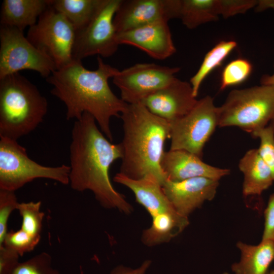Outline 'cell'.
<instances>
[{
	"label": "cell",
	"mask_w": 274,
	"mask_h": 274,
	"mask_svg": "<svg viewBox=\"0 0 274 274\" xmlns=\"http://www.w3.org/2000/svg\"><path fill=\"white\" fill-rule=\"evenodd\" d=\"M97 124L88 113H84L74 124L69 184L77 191H91L103 208L129 214L133 211L132 206L114 188L109 175L111 165L122 157V146L112 143Z\"/></svg>",
	"instance_id": "6da1fadb"
},
{
	"label": "cell",
	"mask_w": 274,
	"mask_h": 274,
	"mask_svg": "<svg viewBox=\"0 0 274 274\" xmlns=\"http://www.w3.org/2000/svg\"><path fill=\"white\" fill-rule=\"evenodd\" d=\"M97 68L86 69L80 60H73L46 78L52 86L51 93L65 105L67 120H78L84 113L95 119L101 132L112 142L110 127L113 117H120L128 105L111 90L109 80L118 70L97 57Z\"/></svg>",
	"instance_id": "7a4b0ae2"
},
{
	"label": "cell",
	"mask_w": 274,
	"mask_h": 274,
	"mask_svg": "<svg viewBox=\"0 0 274 274\" xmlns=\"http://www.w3.org/2000/svg\"><path fill=\"white\" fill-rule=\"evenodd\" d=\"M123 137L119 173L132 179L151 176L162 186L166 180L161 165L170 123L150 112L141 103L128 104L120 117Z\"/></svg>",
	"instance_id": "3957f363"
},
{
	"label": "cell",
	"mask_w": 274,
	"mask_h": 274,
	"mask_svg": "<svg viewBox=\"0 0 274 274\" xmlns=\"http://www.w3.org/2000/svg\"><path fill=\"white\" fill-rule=\"evenodd\" d=\"M47 110V99L19 73L0 79V137L17 140L28 134Z\"/></svg>",
	"instance_id": "277c9868"
},
{
	"label": "cell",
	"mask_w": 274,
	"mask_h": 274,
	"mask_svg": "<svg viewBox=\"0 0 274 274\" xmlns=\"http://www.w3.org/2000/svg\"><path fill=\"white\" fill-rule=\"evenodd\" d=\"M218 109V127L236 126L252 135L274 119V85L233 90Z\"/></svg>",
	"instance_id": "5b68a950"
},
{
	"label": "cell",
	"mask_w": 274,
	"mask_h": 274,
	"mask_svg": "<svg viewBox=\"0 0 274 274\" xmlns=\"http://www.w3.org/2000/svg\"><path fill=\"white\" fill-rule=\"evenodd\" d=\"M70 167H55L38 163L27 155L17 140L0 137V189L15 191L38 178L69 184Z\"/></svg>",
	"instance_id": "8992f818"
},
{
	"label": "cell",
	"mask_w": 274,
	"mask_h": 274,
	"mask_svg": "<svg viewBox=\"0 0 274 274\" xmlns=\"http://www.w3.org/2000/svg\"><path fill=\"white\" fill-rule=\"evenodd\" d=\"M219 109L209 95L197 100L182 118L170 122L169 150H183L202 158L206 143L218 126Z\"/></svg>",
	"instance_id": "52a82bcc"
},
{
	"label": "cell",
	"mask_w": 274,
	"mask_h": 274,
	"mask_svg": "<svg viewBox=\"0 0 274 274\" xmlns=\"http://www.w3.org/2000/svg\"><path fill=\"white\" fill-rule=\"evenodd\" d=\"M76 30L68 20L49 6L29 27L26 38L59 69L73 60Z\"/></svg>",
	"instance_id": "ba28073f"
},
{
	"label": "cell",
	"mask_w": 274,
	"mask_h": 274,
	"mask_svg": "<svg viewBox=\"0 0 274 274\" xmlns=\"http://www.w3.org/2000/svg\"><path fill=\"white\" fill-rule=\"evenodd\" d=\"M24 70L47 78L57 68L49 57L28 41L23 31L1 25L0 79Z\"/></svg>",
	"instance_id": "9c48e42d"
},
{
	"label": "cell",
	"mask_w": 274,
	"mask_h": 274,
	"mask_svg": "<svg viewBox=\"0 0 274 274\" xmlns=\"http://www.w3.org/2000/svg\"><path fill=\"white\" fill-rule=\"evenodd\" d=\"M122 0H105L94 18L84 27L76 31L73 60L81 61L90 56L108 57L120 45L113 20Z\"/></svg>",
	"instance_id": "30bf717a"
},
{
	"label": "cell",
	"mask_w": 274,
	"mask_h": 274,
	"mask_svg": "<svg viewBox=\"0 0 274 274\" xmlns=\"http://www.w3.org/2000/svg\"><path fill=\"white\" fill-rule=\"evenodd\" d=\"M180 71L177 66L139 63L118 70L112 79L120 91L121 98L127 104H135L141 103L146 97L172 83Z\"/></svg>",
	"instance_id": "8fae6325"
},
{
	"label": "cell",
	"mask_w": 274,
	"mask_h": 274,
	"mask_svg": "<svg viewBox=\"0 0 274 274\" xmlns=\"http://www.w3.org/2000/svg\"><path fill=\"white\" fill-rule=\"evenodd\" d=\"M181 0H122L114 17L117 33L179 18Z\"/></svg>",
	"instance_id": "7c38bea8"
},
{
	"label": "cell",
	"mask_w": 274,
	"mask_h": 274,
	"mask_svg": "<svg viewBox=\"0 0 274 274\" xmlns=\"http://www.w3.org/2000/svg\"><path fill=\"white\" fill-rule=\"evenodd\" d=\"M197 100L190 82L176 78L146 97L141 104L152 114L170 123L187 114Z\"/></svg>",
	"instance_id": "4fadbf2b"
},
{
	"label": "cell",
	"mask_w": 274,
	"mask_h": 274,
	"mask_svg": "<svg viewBox=\"0 0 274 274\" xmlns=\"http://www.w3.org/2000/svg\"><path fill=\"white\" fill-rule=\"evenodd\" d=\"M219 181L206 177H196L179 182L167 180L162 186L167 199L180 214L188 217L207 201L213 200Z\"/></svg>",
	"instance_id": "5bb4252c"
},
{
	"label": "cell",
	"mask_w": 274,
	"mask_h": 274,
	"mask_svg": "<svg viewBox=\"0 0 274 274\" xmlns=\"http://www.w3.org/2000/svg\"><path fill=\"white\" fill-rule=\"evenodd\" d=\"M117 38L119 45L138 48L155 59H165L176 52L168 22H157L117 33Z\"/></svg>",
	"instance_id": "9a60e30c"
},
{
	"label": "cell",
	"mask_w": 274,
	"mask_h": 274,
	"mask_svg": "<svg viewBox=\"0 0 274 274\" xmlns=\"http://www.w3.org/2000/svg\"><path fill=\"white\" fill-rule=\"evenodd\" d=\"M160 165L166 179L173 182L196 177L219 181L230 173L228 168L211 165L203 162L202 158L183 150L164 151Z\"/></svg>",
	"instance_id": "2e32d148"
},
{
	"label": "cell",
	"mask_w": 274,
	"mask_h": 274,
	"mask_svg": "<svg viewBox=\"0 0 274 274\" xmlns=\"http://www.w3.org/2000/svg\"><path fill=\"white\" fill-rule=\"evenodd\" d=\"M113 180L129 188L134 194L136 201L146 209L151 217L175 209L164 193L161 184L153 177L132 179L118 173Z\"/></svg>",
	"instance_id": "e0dca14e"
},
{
	"label": "cell",
	"mask_w": 274,
	"mask_h": 274,
	"mask_svg": "<svg viewBox=\"0 0 274 274\" xmlns=\"http://www.w3.org/2000/svg\"><path fill=\"white\" fill-rule=\"evenodd\" d=\"M238 168L244 175L242 192L245 197L260 196L274 182L257 149H250L244 154L239 161Z\"/></svg>",
	"instance_id": "ac0fdd59"
},
{
	"label": "cell",
	"mask_w": 274,
	"mask_h": 274,
	"mask_svg": "<svg viewBox=\"0 0 274 274\" xmlns=\"http://www.w3.org/2000/svg\"><path fill=\"white\" fill-rule=\"evenodd\" d=\"M49 6V0H4L1 6L2 26L20 30L34 25Z\"/></svg>",
	"instance_id": "d6986e66"
},
{
	"label": "cell",
	"mask_w": 274,
	"mask_h": 274,
	"mask_svg": "<svg viewBox=\"0 0 274 274\" xmlns=\"http://www.w3.org/2000/svg\"><path fill=\"white\" fill-rule=\"evenodd\" d=\"M241 251L238 262L232 264L234 274H267L268 268L274 260V241L261 240L257 245L242 242L236 244Z\"/></svg>",
	"instance_id": "ffe728a7"
},
{
	"label": "cell",
	"mask_w": 274,
	"mask_h": 274,
	"mask_svg": "<svg viewBox=\"0 0 274 274\" xmlns=\"http://www.w3.org/2000/svg\"><path fill=\"white\" fill-rule=\"evenodd\" d=\"M152 219L151 225L143 231L141 237L142 242L149 247L169 242L189 224L188 217L175 209L159 213Z\"/></svg>",
	"instance_id": "44dd1931"
},
{
	"label": "cell",
	"mask_w": 274,
	"mask_h": 274,
	"mask_svg": "<svg viewBox=\"0 0 274 274\" xmlns=\"http://www.w3.org/2000/svg\"><path fill=\"white\" fill-rule=\"evenodd\" d=\"M105 0H49L50 6L62 14L78 30L97 14Z\"/></svg>",
	"instance_id": "7402d4cb"
},
{
	"label": "cell",
	"mask_w": 274,
	"mask_h": 274,
	"mask_svg": "<svg viewBox=\"0 0 274 274\" xmlns=\"http://www.w3.org/2000/svg\"><path fill=\"white\" fill-rule=\"evenodd\" d=\"M217 0H181L179 19L189 29L217 19Z\"/></svg>",
	"instance_id": "603a6c76"
},
{
	"label": "cell",
	"mask_w": 274,
	"mask_h": 274,
	"mask_svg": "<svg viewBox=\"0 0 274 274\" xmlns=\"http://www.w3.org/2000/svg\"><path fill=\"white\" fill-rule=\"evenodd\" d=\"M236 46L237 43L234 41H222L206 54L199 68L191 78L189 82L195 97L198 94L200 85L204 79L213 70L222 63Z\"/></svg>",
	"instance_id": "cb8c5ba5"
},
{
	"label": "cell",
	"mask_w": 274,
	"mask_h": 274,
	"mask_svg": "<svg viewBox=\"0 0 274 274\" xmlns=\"http://www.w3.org/2000/svg\"><path fill=\"white\" fill-rule=\"evenodd\" d=\"M41 202H19L17 210L22 218L21 229L33 236H41L45 214L41 211Z\"/></svg>",
	"instance_id": "d4e9b609"
},
{
	"label": "cell",
	"mask_w": 274,
	"mask_h": 274,
	"mask_svg": "<svg viewBox=\"0 0 274 274\" xmlns=\"http://www.w3.org/2000/svg\"><path fill=\"white\" fill-rule=\"evenodd\" d=\"M252 68L251 62L246 59L237 58L230 61L222 73L220 89L243 83L250 75Z\"/></svg>",
	"instance_id": "484cf974"
},
{
	"label": "cell",
	"mask_w": 274,
	"mask_h": 274,
	"mask_svg": "<svg viewBox=\"0 0 274 274\" xmlns=\"http://www.w3.org/2000/svg\"><path fill=\"white\" fill-rule=\"evenodd\" d=\"M12 274H61L52 264L51 256L41 252L23 262H19Z\"/></svg>",
	"instance_id": "4316f807"
},
{
	"label": "cell",
	"mask_w": 274,
	"mask_h": 274,
	"mask_svg": "<svg viewBox=\"0 0 274 274\" xmlns=\"http://www.w3.org/2000/svg\"><path fill=\"white\" fill-rule=\"evenodd\" d=\"M40 239L41 236H33L20 228L16 231H8L1 246L11 249L20 256H22L24 254L33 250Z\"/></svg>",
	"instance_id": "83f0119b"
},
{
	"label": "cell",
	"mask_w": 274,
	"mask_h": 274,
	"mask_svg": "<svg viewBox=\"0 0 274 274\" xmlns=\"http://www.w3.org/2000/svg\"><path fill=\"white\" fill-rule=\"evenodd\" d=\"M260 140L257 149L264 163L270 170L274 180V124L272 122L252 134Z\"/></svg>",
	"instance_id": "f1b7e54d"
},
{
	"label": "cell",
	"mask_w": 274,
	"mask_h": 274,
	"mask_svg": "<svg viewBox=\"0 0 274 274\" xmlns=\"http://www.w3.org/2000/svg\"><path fill=\"white\" fill-rule=\"evenodd\" d=\"M19 202L15 191L0 189V246L8 233V222Z\"/></svg>",
	"instance_id": "f546056e"
},
{
	"label": "cell",
	"mask_w": 274,
	"mask_h": 274,
	"mask_svg": "<svg viewBox=\"0 0 274 274\" xmlns=\"http://www.w3.org/2000/svg\"><path fill=\"white\" fill-rule=\"evenodd\" d=\"M257 4V0H217L219 14L225 18L245 13Z\"/></svg>",
	"instance_id": "4dcf8cb0"
},
{
	"label": "cell",
	"mask_w": 274,
	"mask_h": 274,
	"mask_svg": "<svg viewBox=\"0 0 274 274\" xmlns=\"http://www.w3.org/2000/svg\"><path fill=\"white\" fill-rule=\"evenodd\" d=\"M20 256L14 251L0 247V274H12Z\"/></svg>",
	"instance_id": "1f68e13d"
},
{
	"label": "cell",
	"mask_w": 274,
	"mask_h": 274,
	"mask_svg": "<svg viewBox=\"0 0 274 274\" xmlns=\"http://www.w3.org/2000/svg\"><path fill=\"white\" fill-rule=\"evenodd\" d=\"M264 224L262 240L274 241V193L268 198L264 212Z\"/></svg>",
	"instance_id": "d6a6232c"
},
{
	"label": "cell",
	"mask_w": 274,
	"mask_h": 274,
	"mask_svg": "<svg viewBox=\"0 0 274 274\" xmlns=\"http://www.w3.org/2000/svg\"><path fill=\"white\" fill-rule=\"evenodd\" d=\"M151 263V260L147 259L136 268L119 265L114 267L109 274H146Z\"/></svg>",
	"instance_id": "836d02e7"
},
{
	"label": "cell",
	"mask_w": 274,
	"mask_h": 274,
	"mask_svg": "<svg viewBox=\"0 0 274 274\" xmlns=\"http://www.w3.org/2000/svg\"><path fill=\"white\" fill-rule=\"evenodd\" d=\"M274 10V0H259L255 7V11L260 12L267 9Z\"/></svg>",
	"instance_id": "e575fe53"
},
{
	"label": "cell",
	"mask_w": 274,
	"mask_h": 274,
	"mask_svg": "<svg viewBox=\"0 0 274 274\" xmlns=\"http://www.w3.org/2000/svg\"><path fill=\"white\" fill-rule=\"evenodd\" d=\"M260 82L261 85H274V72L271 75H263Z\"/></svg>",
	"instance_id": "d590c367"
},
{
	"label": "cell",
	"mask_w": 274,
	"mask_h": 274,
	"mask_svg": "<svg viewBox=\"0 0 274 274\" xmlns=\"http://www.w3.org/2000/svg\"><path fill=\"white\" fill-rule=\"evenodd\" d=\"M269 274H274V269L271 271H269Z\"/></svg>",
	"instance_id": "8d00e7d4"
},
{
	"label": "cell",
	"mask_w": 274,
	"mask_h": 274,
	"mask_svg": "<svg viewBox=\"0 0 274 274\" xmlns=\"http://www.w3.org/2000/svg\"><path fill=\"white\" fill-rule=\"evenodd\" d=\"M223 274H230V273H229L227 272H224Z\"/></svg>",
	"instance_id": "74e56055"
},
{
	"label": "cell",
	"mask_w": 274,
	"mask_h": 274,
	"mask_svg": "<svg viewBox=\"0 0 274 274\" xmlns=\"http://www.w3.org/2000/svg\"><path fill=\"white\" fill-rule=\"evenodd\" d=\"M271 122H272L274 124V119L271 121Z\"/></svg>",
	"instance_id": "f35d334b"
},
{
	"label": "cell",
	"mask_w": 274,
	"mask_h": 274,
	"mask_svg": "<svg viewBox=\"0 0 274 274\" xmlns=\"http://www.w3.org/2000/svg\"><path fill=\"white\" fill-rule=\"evenodd\" d=\"M267 274H269V272Z\"/></svg>",
	"instance_id": "ab89813d"
}]
</instances>
